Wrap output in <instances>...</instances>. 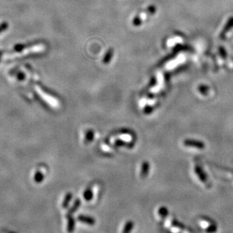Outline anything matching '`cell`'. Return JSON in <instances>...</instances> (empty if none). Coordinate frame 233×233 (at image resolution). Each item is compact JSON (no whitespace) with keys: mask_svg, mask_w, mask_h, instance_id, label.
Wrapping results in <instances>:
<instances>
[{"mask_svg":"<svg viewBox=\"0 0 233 233\" xmlns=\"http://www.w3.org/2000/svg\"><path fill=\"white\" fill-rule=\"evenodd\" d=\"M184 145L187 147H192L195 148V149H202L205 148V145L203 142H198V141L191 140V139H186L184 141Z\"/></svg>","mask_w":233,"mask_h":233,"instance_id":"6da1fadb","label":"cell"},{"mask_svg":"<svg viewBox=\"0 0 233 233\" xmlns=\"http://www.w3.org/2000/svg\"><path fill=\"white\" fill-rule=\"evenodd\" d=\"M149 170H150V165L149 163L147 161H145L143 164H142V167H141V173H140V177L142 179H145L149 173Z\"/></svg>","mask_w":233,"mask_h":233,"instance_id":"7a4b0ae2","label":"cell"},{"mask_svg":"<svg viewBox=\"0 0 233 233\" xmlns=\"http://www.w3.org/2000/svg\"><path fill=\"white\" fill-rule=\"evenodd\" d=\"M78 220L89 226H93L96 223V220H95L94 218L85 215H80L79 217H78Z\"/></svg>","mask_w":233,"mask_h":233,"instance_id":"3957f363","label":"cell"},{"mask_svg":"<svg viewBox=\"0 0 233 233\" xmlns=\"http://www.w3.org/2000/svg\"><path fill=\"white\" fill-rule=\"evenodd\" d=\"M134 227V223L132 221H127L125 224H124L123 229H122L121 233H131L132 229Z\"/></svg>","mask_w":233,"mask_h":233,"instance_id":"277c9868","label":"cell"},{"mask_svg":"<svg viewBox=\"0 0 233 233\" xmlns=\"http://www.w3.org/2000/svg\"><path fill=\"white\" fill-rule=\"evenodd\" d=\"M157 214L161 218L165 219L168 217V210L164 207H161L157 210Z\"/></svg>","mask_w":233,"mask_h":233,"instance_id":"5b68a950","label":"cell"},{"mask_svg":"<svg viewBox=\"0 0 233 233\" xmlns=\"http://www.w3.org/2000/svg\"><path fill=\"white\" fill-rule=\"evenodd\" d=\"M75 228V221L71 217L68 218V223H67V232L72 233Z\"/></svg>","mask_w":233,"mask_h":233,"instance_id":"8992f818","label":"cell"},{"mask_svg":"<svg viewBox=\"0 0 233 233\" xmlns=\"http://www.w3.org/2000/svg\"><path fill=\"white\" fill-rule=\"evenodd\" d=\"M93 195L94 194H93V190L89 188V189H86L84 192V193H83V198H84L86 201H90L93 198Z\"/></svg>","mask_w":233,"mask_h":233,"instance_id":"52a82bcc","label":"cell"},{"mask_svg":"<svg viewBox=\"0 0 233 233\" xmlns=\"http://www.w3.org/2000/svg\"><path fill=\"white\" fill-rule=\"evenodd\" d=\"M71 198H72V194L67 193V195L65 196V198H64V200L62 204V207H64V208H67V207H68L70 202H71Z\"/></svg>","mask_w":233,"mask_h":233,"instance_id":"ba28073f","label":"cell"},{"mask_svg":"<svg viewBox=\"0 0 233 233\" xmlns=\"http://www.w3.org/2000/svg\"><path fill=\"white\" fill-rule=\"evenodd\" d=\"M80 201L79 199H76V200L75 201V202L74 203V205H73L72 207H71V208L69 210L68 214H72L73 212L76 211V210L78 209V207H80Z\"/></svg>","mask_w":233,"mask_h":233,"instance_id":"9c48e42d","label":"cell"},{"mask_svg":"<svg viewBox=\"0 0 233 233\" xmlns=\"http://www.w3.org/2000/svg\"><path fill=\"white\" fill-rule=\"evenodd\" d=\"M112 55H113V50H112V49H110V50L108 52V53L106 54V55H105V58H104V60H103L104 64H108V63L110 62V60L111 59Z\"/></svg>","mask_w":233,"mask_h":233,"instance_id":"30bf717a","label":"cell"},{"mask_svg":"<svg viewBox=\"0 0 233 233\" xmlns=\"http://www.w3.org/2000/svg\"><path fill=\"white\" fill-rule=\"evenodd\" d=\"M195 173H196L197 175H198V178L200 179L201 181L205 182V175H204V173H202V171L200 169H199V167H198V166H195Z\"/></svg>","mask_w":233,"mask_h":233,"instance_id":"8fae6325","label":"cell"},{"mask_svg":"<svg viewBox=\"0 0 233 233\" xmlns=\"http://www.w3.org/2000/svg\"><path fill=\"white\" fill-rule=\"evenodd\" d=\"M43 178H44L43 175L42 174L41 172L39 171V172H37V173H36L35 177H34V180H35L36 183H41V182L42 181V179H43Z\"/></svg>","mask_w":233,"mask_h":233,"instance_id":"7c38bea8","label":"cell"},{"mask_svg":"<svg viewBox=\"0 0 233 233\" xmlns=\"http://www.w3.org/2000/svg\"><path fill=\"white\" fill-rule=\"evenodd\" d=\"M7 27H8V24L6 23H3V24H0V33H1L2 30H6V29L7 28Z\"/></svg>","mask_w":233,"mask_h":233,"instance_id":"4fadbf2b","label":"cell"}]
</instances>
